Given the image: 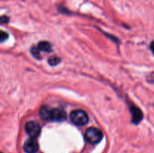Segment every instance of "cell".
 I'll return each instance as SVG.
<instances>
[{
  "instance_id": "cell-1",
  "label": "cell",
  "mask_w": 154,
  "mask_h": 153,
  "mask_svg": "<svg viewBox=\"0 0 154 153\" xmlns=\"http://www.w3.org/2000/svg\"><path fill=\"white\" fill-rule=\"evenodd\" d=\"M85 138L87 142L95 145L102 141L103 138V134L99 128L94 127L89 128L85 132Z\"/></svg>"
},
{
  "instance_id": "cell-2",
  "label": "cell",
  "mask_w": 154,
  "mask_h": 153,
  "mask_svg": "<svg viewBox=\"0 0 154 153\" xmlns=\"http://www.w3.org/2000/svg\"><path fill=\"white\" fill-rule=\"evenodd\" d=\"M70 118L72 122L78 126L85 125L88 123V115L82 110H75L70 114Z\"/></svg>"
},
{
  "instance_id": "cell-3",
  "label": "cell",
  "mask_w": 154,
  "mask_h": 153,
  "mask_svg": "<svg viewBox=\"0 0 154 153\" xmlns=\"http://www.w3.org/2000/svg\"><path fill=\"white\" fill-rule=\"evenodd\" d=\"M25 130L30 137L35 139L40 134L41 127L35 122L30 121L25 124Z\"/></svg>"
},
{
  "instance_id": "cell-4",
  "label": "cell",
  "mask_w": 154,
  "mask_h": 153,
  "mask_svg": "<svg viewBox=\"0 0 154 153\" xmlns=\"http://www.w3.org/2000/svg\"><path fill=\"white\" fill-rule=\"evenodd\" d=\"M66 112L60 108L51 109L50 112V121L53 122H63L66 119Z\"/></svg>"
},
{
  "instance_id": "cell-5",
  "label": "cell",
  "mask_w": 154,
  "mask_h": 153,
  "mask_svg": "<svg viewBox=\"0 0 154 153\" xmlns=\"http://www.w3.org/2000/svg\"><path fill=\"white\" fill-rule=\"evenodd\" d=\"M38 148V143L35 138L27 140L23 145V150L26 153H36Z\"/></svg>"
},
{
  "instance_id": "cell-6",
  "label": "cell",
  "mask_w": 154,
  "mask_h": 153,
  "mask_svg": "<svg viewBox=\"0 0 154 153\" xmlns=\"http://www.w3.org/2000/svg\"><path fill=\"white\" fill-rule=\"evenodd\" d=\"M131 111L132 115V122L135 124L139 123L143 118V113L141 110L135 106H131Z\"/></svg>"
},
{
  "instance_id": "cell-7",
  "label": "cell",
  "mask_w": 154,
  "mask_h": 153,
  "mask_svg": "<svg viewBox=\"0 0 154 153\" xmlns=\"http://www.w3.org/2000/svg\"><path fill=\"white\" fill-rule=\"evenodd\" d=\"M37 47L39 50L44 51V52H51L52 50V46L51 44L48 41H41L38 44Z\"/></svg>"
},
{
  "instance_id": "cell-8",
  "label": "cell",
  "mask_w": 154,
  "mask_h": 153,
  "mask_svg": "<svg viewBox=\"0 0 154 153\" xmlns=\"http://www.w3.org/2000/svg\"><path fill=\"white\" fill-rule=\"evenodd\" d=\"M50 112H51V109L48 108V106H43L41 107L39 114H40L41 118L45 120H49L50 121Z\"/></svg>"
},
{
  "instance_id": "cell-9",
  "label": "cell",
  "mask_w": 154,
  "mask_h": 153,
  "mask_svg": "<svg viewBox=\"0 0 154 153\" xmlns=\"http://www.w3.org/2000/svg\"><path fill=\"white\" fill-rule=\"evenodd\" d=\"M61 62V58L58 56H51L48 59V63L51 66H56Z\"/></svg>"
},
{
  "instance_id": "cell-10",
  "label": "cell",
  "mask_w": 154,
  "mask_h": 153,
  "mask_svg": "<svg viewBox=\"0 0 154 153\" xmlns=\"http://www.w3.org/2000/svg\"><path fill=\"white\" fill-rule=\"evenodd\" d=\"M39 51L40 50H39L38 48L35 47V46L32 47V49H31V52H32V54L33 56L36 58H38V59L41 58L40 52H39Z\"/></svg>"
},
{
  "instance_id": "cell-11",
  "label": "cell",
  "mask_w": 154,
  "mask_h": 153,
  "mask_svg": "<svg viewBox=\"0 0 154 153\" xmlns=\"http://www.w3.org/2000/svg\"><path fill=\"white\" fill-rule=\"evenodd\" d=\"M8 38V33L4 31H1V35H0V40H1V41L4 42Z\"/></svg>"
},
{
  "instance_id": "cell-12",
  "label": "cell",
  "mask_w": 154,
  "mask_h": 153,
  "mask_svg": "<svg viewBox=\"0 0 154 153\" xmlns=\"http://www.w3.org/2000/svg\"><path fill=\"white\" fill-rule=\"evenodd\" d=\"M9 21V18L6 16H2L1 17V22L2 23H7Z\"/></svg>"
},
{
  "instance_id": "cell-13",
  "label": "cell",
  "mask_w": 154,
  "mask_h": 153,
  "mask_svg": "<svg viewBox=\"0 0 154 153\" xmlns=\"http://www.w3.org/2000/svg\"><path fill=\"white\" fill-rule=\"evenodd\" d=\"M150 49H151L152 52L154 53V41H153L151 43V44H150Z\"/></svg>"
}]
</instances>
